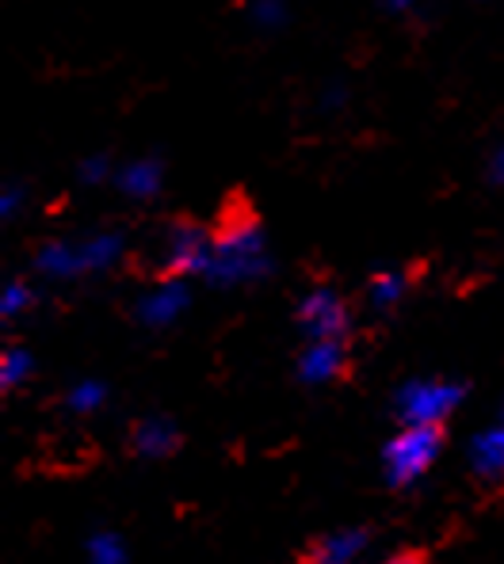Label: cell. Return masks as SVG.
<instances>
[{"mask_svg": "<svg viewBox=\"0 0 504 564\" xmlns=\"http://www.w3.org/2000/svg\"><path fill=\"white\" fill-rule=\"evenodd\" d=\"M271 271L268 240L253 221H234L211 240V260H206L203 279L211 286H249Z\"/></svg>", "mask_w": 504, "mask_h": 564, "instance_id": "cell-1", "label": "cell"}, {"mask_svg": "<svg viewBox=\"0 0 504 564\" xmlns=\"http://www.w3.org/2000/svg\"><path fill=\"white\" fill-rule=\"evenodd\" d=\"M440 446H443V438H440V427H436V423H405L383 451L386 480H390L394 488L417 485V480L436 466Z\"/></svg>", "mask_w": 504, "mask_h": 564, "instance_id": "cell-2", "label": "cell"}, {"mask_svg": "<svg viewBox=\"0 0 504 564\" xmlns=\"http://www.w3.org/2000/svg\"><path fill=\"white\" fill-rule=\"evenodd\" d=\"M462 397H467V389H462L459 381L417 378V381H405L398 389L394 409H398L401 423H436V427H440V423L462 404Z\"/></svg>", "mask_w": 504, "mask_h": 564, "instance_id": "cell-3", "label": "cell"}, {"mask_svg": "<svg viewBox=\"0 0 504 564\" xmlns=\"http://www.w3.org/2000/svg\"><path fill=\"white\" fill-rule=\"evenodd\" d=\"M211 240L214 237H206L195 221H176V226L164 234V252H161L164 275L169 279L203 275L206 260H211Z\"/></svg>", "mask_w": 504, "mask_h": 564, "instance_id": "cell-4", "label": "cell"}, {"mask_svg": "<svg viewBox=\"0 0 504 564\" xmlns=\"http://www.w3.org/2000/svg\"><path fill=\"white\" fill-rule=\"evenodd\" d=\"M299 328L305 339H344L348 332V305L329 286H318L299 302Z\"/></svg>", "mask_w": 504, "mask_h": 564, "instance_id": "cell-5", "label": "cell"}, {"mask_svg": "<svg viewBox=\"0 0 504 564\" xmlns=\"http://www.w3.org/2000/svg\"><path fill=\"white\" fill-rule=\"evenodd\" d=\"M187 302H192L187 282L184 279H164L161 286H153L150 294L138 302V321H142L146 328H169L187 313Z\"/></svg>", "mask_w": 504, "mask_h": 564, "instance_id": "cell-6", "label": "cell"}, {"mask_svg": "<svg viewBox=\"0 0 504 564\" xmlns=\"http://www.w3.org/2000/svg\"><path fill=\"white\" fill-rule=\"evenodd\" d=\"M344 370V339H305L299 355V378L305 386H325Z\"/></svg>", "mask_w": 504, "mask_h": 564, "instance_id": "cell-7", "label": "cell"}, {"mask_svg": "<svg viewBox=\"0 0 504 564\" xmlns=\"http://www.w3.org/2000/svg\"><path fill=\"white\" fill-rule=\"evenodd\" d=\"M115 187H119L127 198H138V203H146V198L161 195L164 164L157 161V156H138V161L122 164V169L115 172Z\"/></svg>", "mask_w": 504, "mask_h": 564, "instance_id": "cell-8", "label": "cell"}, {"mask_svg": "<svg viewBox=\"0 0 504 564\" xmlns=\"http://www.w3.org/2000/svg\"><path fill=\"white\" fill-rule=\"evenodd\" d=\"M470 469L485 480L504 477V409H501V416L485 431H478L474 443H470Z\"/></svg>", "mask_w": 504, "mask_h": 564, "instance_id": "cell-9", "label": "cell"}, {"mask_svg": "<svg viewBox=\"0 0 504 564\" xmlns=\"http://www.w3.org/2000/svg\"><path fill=\"white\" fill-rule=\"evenodd\" d=\"M35 271L43 279H54V282H69V279L88 275L85 256H81V245H73V240H51V245L39 248Z\"/></svg>", "mask_w": 504, "mask_h": 564, "instance_id": "cell-10", "label": "cell"}, {"mask_svg": "<svg viewBox=\"0 0 504 564\" xmlns=\"http://www.w3.org/2000/svg\"><path fill=\"white\" fill-rule=\"evenodd\" d=\"M176 446H180L176 423L153 416L135 427V451L142 454V458H169V454H176Z\"/></svg>", "mask_w": 504, "mask_h": 564, "instance_id": "cell-11", "label": "cell"}, {"mask_svg": "<svg viewBox=\"0 0 504 564\" xmlns=\"http://www.w3.org/2000/svg\"><path fill=\"white\" fill-rule=\"evenodd\" d=\"M367 550V530H333L318 542L313 550V561L318 564H352L355 557H363Z\"/></svg>", "mask_w": 504, "mask_h": 564, "instance_id": "cell-12", "label": "cell"}, {"mask_svg": "<svg viewBox=\"0 0 504 564\" xmlns=\"http://www.w3.org/2000/svg\"><path fill=\"white\" fill-rule=\"evenodd\" d=\"M122 252H127V240L122 234H93L88 240H81V256H85V271L93 275V271H111L115 263L122 260Z\"/></svg>", "mask_w": 504, "mask_h": 564, "instance_id": "cell-13", "label": "cell"}, {"mask_svg": "<svg viewBox=\"0 0 504 564\" xmlns=\"http://www.w3.org/2000/svg\"><path fill=\"white\" fill-rule=\"evenodd\" d=\"M401 297H405V275H398V271H378V275L367 282L371 310L386 313V310H394Z\"/></svg>", "mask_w": 504, "mask_h": 564, "instance_id": "cell-14", "label": "cell"}, {"mask_svg": "<svg viewBox=\"0 0 504 564\" xmlns=\"http://www.w3.org/2000/svg\"><path fill=\"white\" fill-rule=\"evenodd\" d=\"M31 375H35V359H31L28 347H8L0 355V386H4V393L20 389Z\"/></svg>", "mask_w": 504, "mask_h": 564, "instance_id": "cell-15", "label": "cell"}, {"mask_svg": "<svg viewBox=\"0 0 504 564\" xmlns=\"http://www.w3.org/2000/svg\"><path fill=\"white\" fill-rule=\"evenodd\" d=\"M65 404H69V412H77V416H93V412H100L107 404V386L96 378L77 381V386H69V393H65Z\"/></svg>", "mask_w": 504, "mask_h": 564, "instance_id": "cell-16", "label": "cell"}, {"mask_svg": "<svg viewBox=\"0 0 504 564\" xmlns=\"http://www.w3.org/2000/svg\"><path fill=\"white\" fill-rule=\"evenodd\" d=\"M85 557L93 564H122L130 553H127V545H122L119 534H111V530H96V534L85 542Z\"/></svg>", "mask_w": 504, "mask_h": 564, "instance_id": "cell-17", "label": "cell"}, {"mask_svg": "<svg viewBox=\"0 0 504 564\" xmlns=\"http://www.w3.org/2000/svg\"><path fill=\"white\" fill-rule=\"evenodd\" d=\"M31 302H35V294H31V286L23 279H12L4 282V290H0V317L4 321H15L20 313L31 310Z\"/></svg>", "mask_w": 504, "mask_h": 564, "instance_id": "cell-18", "label": "cell"}, {"mask_svg": "<svg viewBox=\"0 0 504 564\" xmlns=\"http://www.w3.org/2000/svg\"><path fill=\"white\" fill-rule=\"evenodd\" d=\"M249 20L264 31H279L287 23V0H249Z\"/></svg>", "mask_w": 504, "mask_h": 564, "instance_id": "cell-19", "label": "cell"}, {"mask_svg": "<svg viewBox=\"0 0 504 564\" xmlns=\"http://www.w3.org/2000/svg\"><path fill=\"white\" fill-rule=\"evenodd\" d=\"M77 176H81V184H104V180H111V156L107 153L85 156L81 169H77Z\"/></svg>", "mask_w": 504, "mask_h": 564, "instance_id": "cell-20", "label": "cell"}, {"mask_svg": "<svg viewBox=\"0 0 504 564\" xmlns=\"http://www.w3.org/2000/svg\"><path fill=\"white\" fill-rule=\"evenodd\" d=\"M20 210H23V187L20 184H8L4 191H0V218L12 221Z\"/></svg>", "mask_w": 504, "mask_h": 564, "instance_id": "cell-21", "label": "cell"}, {"mask_svg": "<svg viewBox=\"0 0 504 564\" xmlns=\"http://www.w3.org/2000/svg\"><path fill=\"white\" fill-rule=\"evenodd\" d=\"M490 180L497 187H504V141H501V149L493 153V161H490Z\"/></svg>", "mask_w": 504, "mask_h": 564, "instance_id": "cell-22", "label": "cell"}, {"mask_svg": "<svg viewBox=\"0 0 504 564\" xmlns=\"http://www.w3.org/2000/svg\"><path fill=\"white\" fill-rule=\"evenodd\" d=\"M344 99H348V93H344V88H333L321 104H325V111H336V107H344Z\"/></svg>", "mask_w": 504, "mask_h": 564, "instance_id": "cell-23", "label": "cell"}, {"mask_svg": "<svg viewBox=\"0 0 504 564\" xmlns=\"http://www.w3.org/2000/svg\"><path fill=\"white\" fill-rule=\"evenodd\" d=\"M383 8L386 12H409V8H417V0H383Z\"/></svg>", "mask_w": 504, "mask_h": 564, "instance_id": "cell-24", "label": "cell"}]
</instances>
